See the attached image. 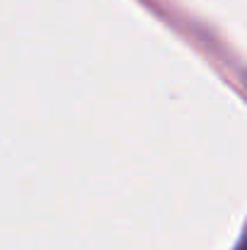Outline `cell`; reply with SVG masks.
<instances>
[]
</instances>
